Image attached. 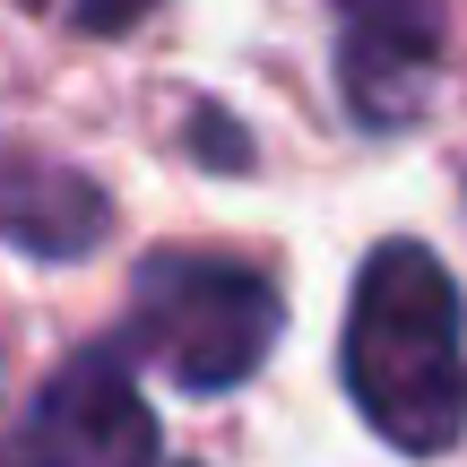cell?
<instances>
[{
  "mask_svg": "<svg viewBox=\"0 0 467 467\" xmlns=\"http://www.w3.org/2000/svg\"><path fill=\"white\" fill-rule=\"evenodd\" d=\"M347 399L389 451L441 459L467 433V303L424 243H381L347 303Z\"/></svg>",
  "mask_w": 467,
  "mask_h": 467,
  "instance_id": "6da1fadb",
  "label": "cell"
},
{
  "mask_svg": "<svg viewBox=\"0 0 467 467\" xmlns=\"http://www.w3.org/2000/svg\"><path fill=\"white\" fill-rule=\"evenodd\" d=\"M285 329V295L251 260L225 251H148L130 268V320L121 347L139 364H156L191 399H225L268 364Z\"/></svg>",
  "mask_w": 467,
  "mask_h": 467,
  "instance_id": "7a4b0ae2",
  "label": "cell"
},
{
  "mask_svg": "<svg viewBox=\"0 0 467 467\" xmlns=\"http://www.w3.org/2000/svg\"><path fill=\"white\" fill-rule=\"evenodd\" d=\"M130 364L139 355L121 337L78 347L0 433V467H156L165 433H156V407L139 399Z\"/></svg>",
  "mask_w": 467,
  "mask_h": 467,
  "instance_id": "3957f363",
  "label": "cell"
},
{
  "mask_svg": "<svg viewBox=\"0 0 467 467\" xmlns=\"http://www.w3.org/2000/svg\"><path fill=\"white\" fill-rule=\"evenodd\" d=\"M337 96L364 130H407L441 78V0H329Z\"/></svg>",
  "mask_w": 467,
  "mask_h": 467,
  "instance_id": "277c9868",
  "label": "cell"
},
{
  "mask_svg": "<svg viewBox=\"0 0 467 467\" xmlns=\"http://www.w3.org/2000/svg\"><path fill=\"white\" fill-rule=\"evenodd\" d=\"M104 234H113V200L78 165H52V156L0 139V243L35 251V260H87Z\"/></svg>",
  "mask_w": 467,
  "mask_h": 467,
  "instance_id": "5b68a950",
  "label": "cell"
},
{
  "mask_svg": "<svg viewBox=\"0 0 467 467\" xmlns=\"http://www.w3.org/2000/svg\"><path fill=\"white\" fill-rule=\"evenodd\" d=\"M156 0H69V17H78V35H121V26H139Z\"/></svg>",
  "mask_w": 467,
  "mask_h": 467,
  "instance_id": "8992f818",
  "label": "cell"
}]
</instances>
